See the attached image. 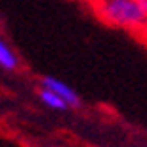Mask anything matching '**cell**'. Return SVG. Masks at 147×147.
<instances>
[{
	"instance_id": "obj_1",
	"label": "cell",
	"mask_w": 147,
	"mask_h": 147,
	"mask_svg": "<svg viewBox=\"0 0 147 147\" xmlns=\"http://www.w3.org/2000/svg\"><path fill=\"white\" fill-rule=\"evenodd\" d=\"M101 21L130 33H147V10L140 0H92Z\"/></svg>"
},
{
	"instance_id": "obj_2",
	"label": "cell",
	"mask_w": 147,
	"mask_h": 147,
	"mask_svg": "<svg viewBox=\"0 0 147 147\" xmlns=\"http://www.w3.org/2000/svg\"><path fill=\"white\" fill-rule=\"evenodd\" d=\"M42 88H48V90H52V92H55L57 96H59L63 101H65L69 107H73V105H78L80 103V99H78V94L73 90L69 84H65L63 80H59V78H55V76H44L42 78Z\"/></svg>"
},
{
	"instance_id": "obj_3",
	"label": "cell",
	"mask_w": 147,
	"mask_h": 147,
	"mask_svg": "<svg viewBox=\"0 0 147 147\" xmlns=\"http://www.w3.org/2000/svg\"><path fill=\"white\" fill-rule=\"evenodd\" d=\"M19 61H17V55L13 54V50L8 46V44L2 40L0 36V67L6 69V71H16Z\"/></svg>"
},
{
	"instance_id": "obj_4",
	"label": "cell",
	"mask_w": 147,
	"mask_h": 147,
	"mask_svg": "<svg viewBox=\"0 0 147 147\" xmlns=\"http://www.w3.org/2000/svg\"><path fill=\"white\" fill-rule=\"evenodd\" d=\"M38 98H40V101H42L46 107H50V109L63 111V109H67V107H69V105H67L65 101L57 96V94L52 92V90H48V88H42V90H40V94H38Z\"/></svg>"
},
{
	"instance_id": "obj_5",
	"label": "cell",
	"mask_w": 147,
	"mask_h": 147,
	"mask_svg": "<svg viewBox=\"0 0 147 147\" xmlns=\"http://www.w3.org/2000/svg\"><path fill=\"white\" fill-rule=\"evenodd\" d=\"M140 2H142V4H143V8L147 10V0H140Z\"/></svg>"
}]
</instances>
